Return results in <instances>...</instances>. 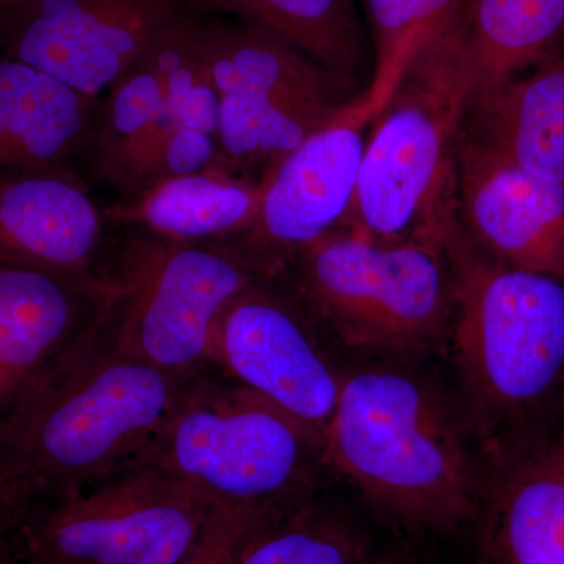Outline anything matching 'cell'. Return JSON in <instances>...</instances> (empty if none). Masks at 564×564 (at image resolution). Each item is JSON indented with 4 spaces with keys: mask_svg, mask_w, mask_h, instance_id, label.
I'll list each match as a JSON object with an SVG mask.
<instances>
[{
    "mask_svg": "<svg viewBox=\"0 0 564 564\" xmlns=\"http://www.w3.org/2000/svg\"><path fill=\"white\" fill-rule=\"evenodd\" d=\"M458 212L489 258L564 281V185L462 143Z\"/></svg>",
    "mask_w": 564,
    "mask_h": 564,
    "instance_id": "obj_14",
    "label": "cell"
},
{
    "mask_svg": "<svg viewBox=\"0 0 564 564\" xmlns=\"http://www.w3.org/2000/svg\"><path fill=\"white\" fill-rule=\"evenodd\" d=\"M475 99L529 68L564 32V0H464Z\"/></svg>",
    "mask_w": 564,
    "mask_h": 564,
    "instance_id": "obj_22",
    "label": "cell"
},
{
    "mask_svg": "<svg viewBox=\"0 0 564 564\" xmlns=\"http://www.w3.org/2000/svg\"><path fill=\"white\" fill-rule=\"evenodd\" d=\"M204 57L220 102V158L270 172L350 104L352 82L250 22L202 21Z\"/></svg>",
    "mask_w": 564,
    "mask_h": 564,
    "instance_id": "obj_7",
    "label": "cell"
},
{
    "mask_svg": "<svg viewBox=\"0 0 564 564\" xmlns=\"http://www.w3.org/2000/svg\"><path fill=\"white\" fill-rule=\"evenodd\" d=\"M459 0H366L372 32L375 69L369 90L358 101L372 122L402 84L411 65Z\"/></svg>",
    "mask_w": 564,
    "mask_h": 564,
    "instance_id": "obj_24",
    "label": "cell"
},
{
    "mask_svg": "<svg viewBox=\"0 0 564 564\" xmlns=\"http://www.w3.org/2000/svg\"><path fill=\"white\" fill-rule=\"evenodd\" d=\"M144 464L223 508H280L314 496L322 441L245 386L198 375Z\"/></svg>",
    "mask_w": 564,
    "mask_h": 564,
    "instance_id": "obj_5",
    "label": "cell"
},
{
    "mask_svg": "<svg viewBox=\"0 0 564 564\" xmlns=\"http://www.w3.org/2000/svg\"><path fill=\"white\" fill-rule=\"evenodd\" d=\"M104 220L69 169L0 176V262L90 274Z\"/></svg>",
    "mask_w": 564,
    "mask_h": 564,
    "instance_id": "obj_16",
    "label": "cell"
},
{
    "mask_svg": "<svg viewBox=\"0 0 564 564\" xmlns=\"http://www.w3.org/2000/svg\"><path fill=\"white\" fill-rule=\"evenodd\" d=\"M293 261L300 292L350 347L429 351L451 337L455 281L445 245L337 229Z\"/></svg>",
    "mask_w": 564,
    "mask_h": 564,
    "instance_id": "obj_6",
    "label": "cell"
},
{
    "mask_svg": "<svg viewBox=\"0 0 564 564\" xmlns=\"http://www.w3.org/2000/svg\"><path fill=\"white\" fill-rule=\"evenodd\" d=\"M261 182L215 163L209 169L152 185L110 210L120 221L144 226L172 242H215L242 237L258 215Z\"/></svg>",
    "mask_w": 564,
    "mask_h": 564,
    "instance_id": "obj_20",
    "label": "cell"
},
{
    "mask_svg": "<svg viewBox=\"0 0 564 564\" xmlns=\"http://www.w3.org/2000/svg\"><path fill=\"white\" fill-rule=\"evenodd\" d=\"M192 11V0H31L0 20V46L98 98Z\"/></svg>",
    "mask_w": 564,
    "mask_h": 564,
    "instance_id": "obj_10",
    "label": "cell"
},
{
    "mask_svg": "<svg viewBox=\"0 0 564 564\" xmlns=\"http://www.w3.org/2000/svg\"><path fill=\"white\" fill-rule=\"evenodd\" d=\"M451 339L496 464L555 444L564 402V281L477 254L456 229Z\"/></svg>",
    "mask_w": 564,
    "mask_h": 564,
    "instance_id": "obj_2",
    "label": "cell"
},
{
    "mask_svg": "<svg viewBox=\"0 0 564 564\" xmlns=\"http://www.w3.org/2000/svg\"><path fill=\"white\" fill-rule=\"evenodd\" d=\"M31 0H0V20L6 18L7 14L13 13L14 10L21 9L25 3Z\"/></svg>",
    "mask_w": 564,
    "mask_h": 564,
    "instance_id": "obj_27",
    "label": "cell"
},
{
    "mask_svg": "<svg viewBox=\"0 0 564 564\" xmlns=\"http://www.w3.org/2000/svg\"><path fill=\"white\" fill-rule=\"evenodd\" d=\"M121 291L118 278L0 262V419L52 359L110 314Z\"/></svg>",
    "mask_w": 564,
    "mask_h": 564,
    "instance_id": "obj_13",
    "label": "cell"
},
{
    "mask_svg": "<svg viewBox=\"0 0 564 564\" xmlns=\"http://www.w3.org/2000/svg\"><path fill=\"white\" fill-rule=\"evenodd\" d=\"M0 516L6 518V521L9 522L11 527V514L9 505H7L6 485H3L2 475H0Z\"/></svg>",
    "mask_w": 564,
    "mask_h": 564,
    "instance_id": "obj_28",
    "label": "cell"
},
{
    "mask_svg": "<svg viewBox=\"0 0 564 564\" xmlns=\"http://www.w3.org/2000/svg\"><path fill=\"white\" fill-rule=\"evenodd\" d=\"M556 454H558L560 458L564 463V402H563V413H562V422H560L558 434H556V440L554 444Z\"/></svg>",
    "mask_w": 564,
    "mask_h": 564,
    "instance_id": "obj_29",
    "label": "cell"
},
{
    "mask_svg": "<svg viewBox=\"0 0 564 564\" xmlns=\"http://www.w3.org/2000/svg\"><path fill=\"white\" fill-rule=\"evenodd\" d=\"M322 452L326 466L413 532L454 530L480 508L484 492L462 425L440 392L414 375H344Z\"/></svg>",
    "mask_w": 564,
    "mask_h": 564,
    "instance_id": "obj_3",
    "label": "cell"
},
{
    "mask_svg": "<svg viewBox=\"0 0 564 564\" xmlns=\"http://www.w3.org/2000/svg\"><path fill=\"white\" fill-rule=\"evenodd\" d=\"M215 508L191 485L143 464L29 507L11 540L20 564H176Z\"/></svg>",
    "mask_w": 564,
    "mask_h": 564,
    "instance_id": "obj_8",
    "label": "cell"
},
{
    "mask_svg": "<svg viewBox=\"0 0 564 564\" xmlns=\"http://www.w3.org/2000/svg\"><path fill=\"white\" fill-rule=\"evenodd\" d=\"M99 101L28 63L0 58V176L68 169L91 144Z\"/></svg>",
    "mask_w": 564,
    "mask_h": 564,
    "instance_id": "obj_17",
    "label": "cell"
},
{
    "mask_svg": "<svg viewBox=\"0 0 564 564\" xmlns=\"http://www.w3.org/2000/svg\"><path fill=\"white\" fill-rule=\"evenodd\" d=\"M274 510L278 508H215L198 543L176 564H232L251 530Z\"/></svg>",
    "mask_w": 564,
    "mask_h": 564,
    "instance_id": "obj_25",
    "label": "cell"
},
{
    "mask_svg": "<svg viewBox=\"0 0 564 564\" xmlns=\"http://www.w3.org/2000/svg\"><path fill=\"white\" fill-rule=\"evenodd\" d=\"M232 564H377V560L361 530L313 496L262 518Z\"/></svg>",
    "mask_w": 564,
    "mask_h": 564,
    "instance_id": "obj_23",
    "label": "cell"
},
{
    "mask_svg": "<svg viewBox=\"0 0 564 564\" xmlns=\"http://www.w3.org/2000/svg\"><path fill=\"white\" fill-rule=\"evenodd\" d=\"M359 101V99H358ZM350 104L285 155L261 181V203L243 247L256 256L295 252L343 229L355 203L369 122Z\"/></svg>",
    "mask_w": 564,
    "mask_h": 564,
    "instance_id": "obj_12",
    "label": "cell"
},
{
    "mask_svg": "<svg viewBox=\"0 0 564 564\" xmlns=\"http://www.w3.org/2000/svg\"><path fill=\"white\" fill-rule=\"evenodd\" d=\"M475 95L459 0L375 118L343 229L388 243L447 242L458 214L462 131Z\"/></svg>",
    "mask_w": 564,
    "mask_h": 564,
    "instance_id": "obj_4",
    "label": "cell"
},
{
    "mask_svg": "<svg viewBox=\"0 0 564 564\" xmlns=\"http://www.w3.org/2000/svg\"><path fill=\"white\" fill-rule=\"evenodd\" d=\"M0 564H20L13 540H11V527L2 516H0Z\"/></svg>",
    "mask_w": 564,
    "mask_h": 564,
    "instance_id": "obj_26",
    "label": "cell"
},
{
    "mask_svg": "<svg viewBox=\"0 0 564 564\" xmlns=\"http://www.w3.org/2000/svg\"><path fill=\"white\" fill-rule=\"evenodd\" d=\"M196 11L185 14L118 77L96 120L91 147L98 176L131 199L147 191L152 161L176 113L177 76L198 35Z\"/></svg>",
    "mask_w": 564,
    "mask_h": 564,
    "instance_id": "obj_15",
    "label": "cell"
},
{
    "mask_svg": "<svg viewBox=\"0 0 564 564\" xmlns=\"http://www.w3.org/2000/svg\"><path fill=\"white\" fill-rule=\"evenodd\" d=\"M262 276L256 254L228 240L137 245L118 278L115 343L166 372H207L223 314Z\"/></svg>",
    "mask_w": 564,
    "mask_h": 564,
    "instance_id": "obj_9",
    "label": "cell"
},
{
    "mask_svg": "<svg viewBox=\"0 0 564 564\" xmlns=\"http://www.w3.org/2000/svg\"><path fill=\"white\" fill-rule=\"evenodd\" d=\"M198 375L166 372L122 350L110 314L52 359L0 419L13 525L33 505L143 466Z\"/></svg>",
    "mask_w": 564,
    "mask_h": 564,
    "instance_id": "obj_1",
    "label": "cell"
},
{
    "mask_svg": "<svg viewBox=\"0 0 564 564\" xmlns=\"http://www.w3.org/2000/svg\"><path fill=\"white\" fill-rule=\"evenodd\" d=\"M195 11L232 14L259 25L296 51L352 82L367 57L352 0H192Z\"/></svg>",
    "mask_w": 564,
    "mask_h": 564,
    "instance_id": "obj_21",
    "label": "cell"
},
{
    "mask_svg": "<svg viewBox=\"0 0 564 564\" xmlns=\"http://www.w3.org/2000/svg\"><path fill=\"white\" fill-rule=\"evenodd\" d=\"M212 367L278 404L322 441L343 375L333 369L299 311L265 278L248 285L223 314Z\"/></svg>",
    "mask_w": 564,
    "mask_h": 564,
    "instance_id": "obj_11",
    "label": "cell"
},
{
    "mask_svg": "<svg viewBox=\"0 0 564 564\" xmlns=\"http://www.w3.org/2000/svg\"><path fill=\"white\" fill-rule=\"evenodd\" d=\"M484 564H564V463L554 445L497 466L481 494Z\"/></svg>",
    "mask_w": 564,
    "mask_h": 564,
    "instance_id": "obj_18",
    "label": "cell"
},
{
    "mask_svg": "<svg viewBox=\"0 0 564 564\" xmlns=\"http://www.w3.org/2000/svg\"><path fill=\"white\" fill-rule=\"evenodd\" d=\"M478 132L469 147L489 158L564 185V63L514 77L475 99Z\"/></svg>",
    "mask_w": 564,
    "mask_h": 564,
    "instance_id": "obj_19",
    "label": "cell"
}]
</instances>
